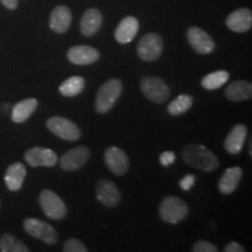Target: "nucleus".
<instances>
[{"label": "nucleus", "mask_w": 252, "mask_h": 252, "mask_svg": "<svg viewBox=\"0 0 252 252\" xmlns=\"http://www.w3.org/2000/svg\"><path fill=\"white\" fill-rule=\"evenodd\" d=\"M182 159L187 165L202 172H212L219 167V159L206 146L200 144H188L181 151Z\"/></svg>", "instance_id": "f257e3e1"}, {"label": "nucleus", "mask_w": 252, "mask_h": 252, "mask_svg": "<svg viewBox=\"0 0 252 252\" xmlns=\"http://www.w3.org/2000/svg\"><path fill=\"white\" fill-rule=\"evenodd\" d=\"M123 90L122 82L117 78H111L100 87L96 96L94 108L98 113H106L113 108L121 96Z\"/></svg>", "instance_id": "f03ea898"}, {"label": "nucleus", "mask_w": 252, "mask_h": 252, "mask_svg": "<svg viewBox=\"0 0 252 252\" xmlns=\"http://www.w3.org/2000/svg\"><path fill=\"white\" fill-rule=\"evenodd\" d=\"M159 214L163 222L176 224L188 215V206L181 198L168 196L160 204Z\"/></svg>", "instance_id": "7ed1b4c3"}, {"label": "nucleus", "mask_w": 252, "mask_h": 252, "mask_svg": "<svg viewBox=\"0 0 252 252\" xmlns=\"http://www.w3.org/2000/svg\"><path fill=\"white\" fill-rule=\"evenodd\" d=\"M140 89L144 96L154 103L166 102L171 94L169 88L160 77H144L140 82Z\"/></svg>", "instance_id": "20e7f679"}, {"label": "nucleus", "mask_w": 252, "mask_h": 252, "mask_svg": "<svg viewBox=\"0 0 252 252\" xmlns=\"http://www.w3.org/2000/svg\"><path fill=\"white\" fill-rule=\"evenodd\" d=\"M40 206L43 213L49 219L59 220H63L67 215V207L61 197L56 195L54 191L45 189L40 194Z\"/></svg>", "instance_id": "39448f33"}, {"label": "nucleus", "mask_w": 252, "mask_h": 252, "mask_svg": "<svg viewBox=\"0 0 252 252\" xmlns=\"http://www.w3.org/2000/svg\"><path fill=\"white\" fill-rule=\"evenodd\" d=\"M24 228L32 237L41 239L49 245H54L59 239L58 231L48 223L37 219H26L24 220Z\"/></svg>", "instance_id": "423d86ee"}, {"label": "nucleus", "mask_w": 252, "mask_h": 252, "mask_svg": "<svg viewBox=\"0 0 252 252\" xmlns=\"http://www.w3.org/2000/svg\"><path fill=\"white\" fill-rule=\"evenodd\" d=\"M47 127L52 133L68 141H75L80 139L81 137V131L78 126L69 119L60 117V116L49 118L47 121Z\"/></svg>", "instance_id": "0eeeda50"}, {"label": "nucleus", "mask_w": 252, "mask_h": 252, "mask_svg": "<svg viewBox=\"0 0 252 252\" xmlns=\"http://www.w3.org/2000/svg\"><path fill=\"white\" fill-rule=\"evenodd\" d=\"M162 48L163 45L160 35L156 33H149L141 37L137 48L138 56L146 62L156 61L161 56Z\"/></svg>", "instance_id": "6e6552de"}, {"label": "nucleus", "mask_w": 252, "mask_h": 252, "mask_svg": "<svg viewBox=\"0 0 252 252\" xmlns=\"http://www.w3.org/2000/svg\"><path fill=\"white\" fill-rule=\"evenodd\" d=\"M189 45L198 54H210L215 49V42L209 34L198 27H190L187 32Z\"/></svg>", "instance_id": "1a4fd4ad"}, {"label": "nucleus", "mask_w": 252, "mask_h": 252, "mask_svg": "<svg viewBox=\"0 0 252 252\" xmlns=\"http://www.w3.org/2000/svg\"><path fill=\"white\" fill-rule=\"evenodd\" d=\"M90 157V151L87 146L75 147L67 153L63 154V157L60 160L61 168L67 172L77 171L86 165Z\"/></svg>", "instance_id": "9d476101"}, {"label": "nucleus", "mask_w": 252, "mask_h": 252, "mask_svg": "<svg viewBox=\"0 0 252 252\" xmlns=\"http://www.w3.org/2000/svg\"><path fill=\"white\" fill-rule=\"evenodd\" d=\"M25 160L32 167H53L58 163V156L49 149L33 147L25 154Z\"/></svg>", "instance_id": "9b49d317"}, {"label": "nucleus", "mask_w": 252, "mask_h": 252, "mask_svg": "<svg viewBox=\"0 0 252 252\" xmlns=\"http://www.w3.org/2000/svg\"><path fill=\"white\" fill-rule=\"evenodd\" d=\"M106 166L116 175H124L128 168V158L119 147L111 146L104 154Z\"/></svg>", "instance_id": "f8f14e48"}, {"label": "nucleus", "mask_w": 252, "mask_h": 252, "mask_svg": "<svg viewBox=\"0 0 252 252\" xmlns=\"http://www.w3.org/2000/svg\"><path fill=\"white\" fill-rule=\"evenodd\" d=\"M225 25L235 33H244L252 26V13L249 8H238L229 14Z\"/></svg>", "instance_id": "ddd939ff"}, {"label": "nucleus", "mask_w": 252, "mask_h": 252, "mask_svg": "<svg viewBox=\"0 0 252 252\" xmlns=\"http://www.w3.org/2000/svg\"><path fill=\"white\" fill-rule=\"evenodd\" d=\"M97 198L105 207L112 208L121 202V193L117 186L110 180H100L97 185Z\"/></svg>", "instance_id": "4468645a"}, {"label": "nucleus", "mask_w": 252, "mask_h": 252, "mask_svg": "<svg viewBox=\"0 0 252 252\" xmlns=\"http://www.w3.org/2000/svg\"><path fill=\"white\" fill-rule=\"evenodd\" d=\"M68 60L77 65H87L98 61V50L89 46H75L68 50Z\"/></svg>", "instance_id": "2eb2a0df"}, {"label": "nucleus", "mask_w": 252, "mask_h": 252, "mask_svg": "<svg viewBox=\"0 0 252 252\" xmlns=\"http://www.w3.org/2000/svg\"><path fill=\"white\" fill-rule=\"evenodd\" d=\"M71 24V12L67 6H58L53 9L49 18V27L55 33L62 34L68 31Z\"/></svg>", "instance_id": "dca6fc26"}, {"label": "nucleus", "mask_w": 252, "mask_h": 252, "mask_svg": "<svg viewBox=\"0 0 252 252\" xmlns=\"http://www.w3.org/2000/svg\"><path fill=\"white\" fill-rule=\"evenodd\" d=\"M248 130L243 124H237L232 127V130L226 135L224 147L226 152L230 154H238L243 149L245 139H247Z\"/></svg>", "instance_id": "f3484780"}, {"label": "nucleus", "mask_w": 252, "mask_h": 252, "mask_svg": "<svg viewBox=\"0 0 252 252\" xmlns=\"http://www.w3.org/2000/svg\"><path fill=\"white\" fill-rule=\"evenodd\" d=\"M138 30H139V21L134 17H126L121 21L118 27L116 28L115 37L119 43L131 42L137 35Z\"/></svg>", "instance_id": "a211bd4d"}, {"label": "nucleus", "mask_w": 252, "mask_h": 252, "mask_svg": "<svg viewBox=\"0 0 252 252\" xmlns=\"http://www.w3.org/2000/svg\"><path fill=\"white\" fill-rule=\"evenodd\" d=\"M103 24V15L98 9L90 8L88 9L86 13L83 14L81 20V32L83 35L86 36H93L99 28L102 27Z\"/></svg>", "instance_id": "6ab92c4d"}, {"label": "nucleus", "mask_w": 252, "mask_h": 252, "mask_svg": "<svg viewBox=\"0 0 252 252\" xmlns=\"http://www.w3.org/2000/svg\"><path fill=\"white\" fill-rule=\"evenodd\" d=\"M26 167L23 163L15 162L8 167L5 174V184L11 191L20 190L26 178Z\"/></svg>", "instance_id": "aec40b11"}, {"label": "nucleus", "mask_w": 252, "mask_h": 252, "mask_svg": "<svg viewBox=\"0 0 252 252\" xmlns=\"http://www.w3.org/2000/svg\"><path fill=\"white\" fill-rule=\"evenodd\" d=\"M242 174H243V171H242L241 167H231V168L226 169V171L223 173L222 178H220V180L219 182V189L220 193H234L236 188L238 187Z\"/></svg>", "instance_id": "412c9836"}, {"label": "nucleus", "mask_w": 252, "mask_h": 252, "mask_svg": "<svg viewBox=\"0 0 252 252\" xmlns=\"http://www.w3.org/2000/svg\"><path fill=\"white\" fill-rule=\"evenodd\" d=\"M226 98L232 102H241V100H248L252 96V86L248 81H235L225 89Z\"/></svg>", "instance_id": "4be33fe9"}, {"label": "nucleus", "mask_w": 252, "mask_h": 252, "mask_svg": "<svg viewBox=\"0 0 252 252\" xmlns=\"http://www.w3.org/2000/svg\"><path fill=\"white\" fill-rule=\"evenodd\" d=\"M37 104L39 103L35 98H27L15 104L12 110V121L18 124L26 122L36 110Z\"/></svg>", "instance_id": "5701e85b"}, {"label": "nucleus", "mask_w": 252, "mask_h": 252, "mask_svg": "<svg viewBox=\"0 0 252 252\" xmlns=\"http://www.w3.org/2000/svg\"><path fill=\"white\" fill-rule=\"evenodd\" d=\"M84 87H86V81L83 77L71 76L63 82L59 90L64 97H75L83 91Z\"/></svg>", "instance_id": "b1692460"}, {"label": "nucleus", "mask_w": 252, "mask_h": 252, "mask_svg": "<svg viewBox=\"0 0 252 252\" xmlns=\"http://www.w3.org/2000/svg\"><path fill=\"white\" fill-rule=\"evenodd\" d=\"M228 80L229 72H226L225 70H217L203 77V80L201 81V84H202L204 89L215 90L222 87L223 84H225Z\"/></svg>", "instance_id": "393cba45"}, {"label": "nucleus", "mask_w": 252, "mask_h": 252, "mask_svg": "<svg viewBox=\"0 0 252 252\" xmlns=\"http://www.w3.org/2000/svg\"><path fill=\"white\" fill-rule=\"evenodd\" d=\"M0 250L2 252H28V248L15 236L4 234L0 237Z\"/></svg>", "instance_id": "a878e982"}, {"label": "nucleus", "mask_w": 252, "mask_h": 252, "mask_svg": "<svg viewBox=\"0 0 252 252\" xmlns=\"http://www.w3.org/2000/svg\"><path fill=\"white\" fill-rule=\"evenodd\" d=\"M193 105V98L189 94H180L173 102L169 104L168 113L172 116H180L182 113L187 112L189 109Z\"/></svg>", "instance_id": "bb28decb"}, {"label": "nucleus", "mask_w": 252, "mask_h": 252, "mask_svg": "<svg viewBox=\"0 0 252 252\" xmlns=\"http://www.w3.org/2000/svg\"><path fill=\"white\" fill-rule=\"evenodd\" d=\"M63 251L64 252H87L88 249L82 242L76 238H70L63 245Z\"/></svg>", "instance_id": "cd10ccee"}, {"label": "nucleus", "mask_w": 252, "mask_h": 252, "mask_svg": "<svg viewBox=\"0 0 252 252\" xmlns=\"http://www.w3.org/2000/svg\"><path fill=\"white\" fill-rule=\"evenodd\" d=\"M194 252H216L217 248L215 245L207 241H197L193 247Z\"/></svg>", "instance_id": "c85d7f7f"}, {"label": "nucleus", "mask_w": 252, "mask_h": 252, "mask_svg": "<svg viewBox=\"0 0 252 252\" xmlns=\"http://www.w3.org/2000/svg\"><path fill=\"white\" fill-rule=\"evenodd\" d=\"M175 153L171 152V151H167V152H163L160 154V163L162 166L168 167L169 165H172L173 162L175 161Z\"/></svg>", "instance_id": "c756f323"}, {"label": "nucleus", "mask_w": 252, "mask_h": 252, "mask_svg": "<svg viewBox=\"0 0 252 252\" xmlns=\"http://www.w3.org/2000/svg\"><path fill=\"white\" fill-rule=\"evenodd\" d=\"M194 184H195V176L191 174H188V175H186L185 178L180 181V187H181V189H184V190L188 191L193 188Z\"/></svg>", "instance_id": "7c9ffc66"}, {"label": "nucleus", "mask_w": 252, "mask_h": 252, "mask_svg": "<svg viewBox=\"0 0 252 252\" xmlns=\"http://www.w3.org/2000/svg\"><path fill=\"white\" fill-rule=\"evenodd\" d=\"M225 252H244L245 249L242 247L241 244L236 243V242H231L224 248Z\"/></svg>", "instance_id": "2f4dec72"}, {"label": "nucleus", "mask_w": 252, "mask_h": 252, "mask_svg": "<svg viewBox=\"0 0 252 252\" xmlns=\"http://www.w3.org/2000/svg\"><path fill=\"white\" fill-rule=\"evenodd\" d=\"M0 1L8 9H15L18 7V0H0Z\"/></svg>", "instance_id": "473e14b6"}]
</instances>
